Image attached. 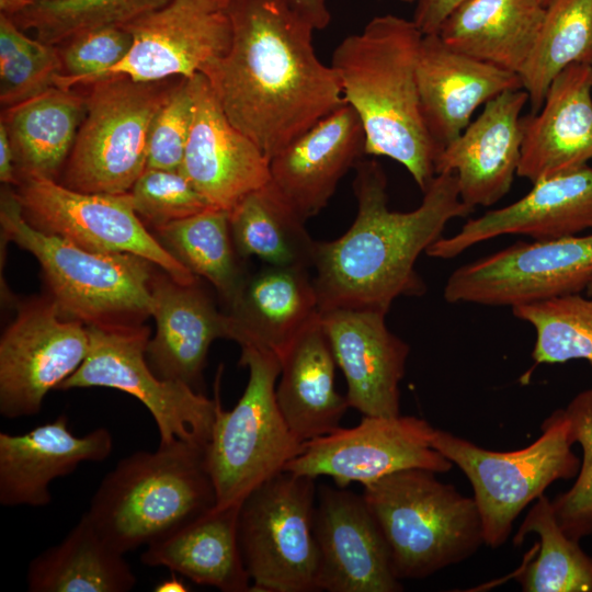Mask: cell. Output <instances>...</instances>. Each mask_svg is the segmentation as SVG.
<instances>
[{"mask_svg":"<svg viewBox=\"0 0 592 592\" xmlns=\"http://www.w3.org/2000/svg\"><path fill=\"white\" fill-rule=\"evenodd\" d=\"M231 44L202 72L235 127L271 159L344 104L316 31L286 0H228Z\"/></svg>","mask_w":592,"mask_h":592,"instance_id":"cell-1","label":"cell"},{"mask_svg":"<svg viewBox=\"0 0 592 592\" xmlns=\"http://www.w3.org/2000/svg\"><path fill=\"white\" fill-rule=\"evenodd\" d=\"M357 212L351 227L331 241H316L312 278L319 311L372 309L387 314L400 296H422L426 285L414 269L454 218L475 208L459 195L455 173H440L410 212L388 207L387 177L376 160L354 167Z\"/></svg>","mask_w":592,"mask_h":592,"instance_id":"cell-2","label":"cell"},{"mask_svg":"<svg viewBox=\"0 0 592 592\" xmlns=\"http://www.w3.org/2000/svg\"><path fill=\"white\" fill-rule=\"evenodd\" d=\"M422 37L413 20L378 15L339 43L330 66L344 102L362 123L366 155L397 161L424 192L435 177L440 151L420 106L417 62Z\"/></svg>","mask_w":592,"mask_h":592,"instance_id":"cell-3","label":"cell"},{"mask_svg":"<svg viewBox=\"0 0 592 592\" xmlns=\"http://www.w3.org/2000/svg\"><path fill=\"white\" fill-rule=\"evenodd\" d=\"M205 444L175 440L122 458L92 496L89 517L122 554L216 508Z\"/></svg>","mask_w":592,"mask_h":592,"instance_id":"cell-4","label":"cell"},{"mask_svg":"<svg viewBox=\"0 0 592 592\" xmlns=\"http://www.w3.org/2000/svg\"><path fill=\"white\" fill-rule=\"evenodd\" d=\"M2 238L33 254L59 315L91 325H140L151 316L153 263L133 253L83 249L32 226L10 185L1 190Z\"/></svg>","mask_w":592,"mask_h":592,"instance_id":"cell-5","label":"cell"},{"mask_svg":"<svg viewBox=\"0 0 592 592\" xmlns=\"http://www.w3.org/2000/svg\"><path fill=\"white\" fill-rule=\"evenodd\" d=\"M389 547L396 577L421 580L465 561L485 545L474 498L411 468L363 486L362 492Z\"/></svg>","mask_w":592,"mask_h":592,"instance_id":"cell-6","label":"cell"},{"mask_svg":"<svg viewBox=\"0 0 592 592\" xmlns=\"http://www.w3.org/2000/svg\"><path fill=\"white\" fill-rule=\"evenodd\" d=\"M239 364L249 376L232 409L224 410L220 403L221 368L214 385L216 414L205 457L216 508L239 505L255 488L284 471L304 448L276 402L280 358L267 351L241 346Z\"/></svg>","mask_w":592,"mask_h":592,"instance_id":"cell-7","label":"cell"},{"mask_svg":"<svg viewBox=\"0 0 592 592\" xmlns=\"http://www.w3.org/2000/svg\"><path fill=\"white\" fill-rule=\"evenodd\" d=\"M431 443L469 480L485 545L492 548L505 544L514 521L531 502L555 481L574 477L580 468L563 409L554 411L543 422L539 437L520 449H487L441 429L434 430Z\"/></svg>","mask_w":592,"mask_h":592,"instance_id":"cell-8","label":"cell"},{"mask_svg":"<svg viewBox=\"0 0 592 592\" xmlns=\"http://www.w3.org/2000/svg\"><path fill=\"white\" fill-rule=\"evenodd\" d=\"M179 78L110 76L89 83L87 112L60 183L87 193L129 192L146 169L152 119Z\"/></svg>","mask_w":592,"mask_h":592,"instance_id":"cell-9","label":"cell"},{"mask_svg":"<svg viewBox=\"0 0 592 592\" xmlns=\"http://www.w3.org/2000/svg\"><path fill=\"white\" fill-rule=\"evenodd\" d=\"M316 478L282 471L240 503L238 538L251 592H315Z\"/></svg>","mask_w":592,"mask_h":592,"instance_id":"cell-10","label":"cell"},{"mask_svg":"<svg viewBox=\"0 0 592 592\" xmlns=\"http://www.w3.org/2000/svg\"><path fill=\"white\" fill-rule=\"evenodd\" d=\"M89 351L79 368L58 390L106 387L140 401L156 422L162 444L184 440L207 444L216 414V399L191 386L160 378L150 367L146 349L149 328L143 325H91Z\"/></svg>","mask_w":592,"mask_h":592,"instance_id":"cell-11","label":"cell"},{"mask_svg":"<svg viewBox=\"0 0 592 592\" xmlns=\"http://www.w3.org/2000/svg\"><path fill=\"white\" fill-rule=\"evenodd\" d=\"M15 186L23 215L35 228L90 251L133 253L179 283L196 282V276L147 230L134 210L128 192H80L36 175L20 178Z\"/></svg>","mask_w":592,"mask_h":592,"instance_id":"cell-12","label":"cell"},{"mask_svg":"<svg viewBox=\"0 0 592 592\" xmlns=\"http://www.w3.org/2000/svg\"><path fill=\"white\" fill-rule=\"evenodd\" d=\"M592 280V234L519 241L457 267L447 278V303L531 304L579 294Z\"/></svg>","mask_w":592,"mask_h":592,"instance_id":"cell-13","label":"cell"},{"mask_svg":"<svg viewBox=\"0 0 592 592\" xmlns=\"http://www.w3.org/2000/svg\"><path fill=\"white\" fill-rule=\"evenodd\" d=\"M435 428L413 415H363L353 428H339L304 443L285 468L300 476L330 477L337 487L365 486L392 473L420 468L444 474L454 466L432 446Z\"/></svg>","mask_w":592,"mask_h":592,"instance_id":"cell-14","label":"cell"},{"mask_svg":"<svg viewBox=\"0 0 592 592\" xmlns=\"http://www.w3.org/2000/svg\"><path fill=\"white\" fill-rule=\"evenodd\" d=\"M89 344L87 326L62 318L49 297L19 305L0 339L1 415L41 412L46 395L83 363Z\"/></svg>","mask_w":592,"mask_h":592,"instance_id":"cell-15","label":"cell"},{"mask_svg":"<svg viewBox=\"0 0 592 592\" xmlns=\"http://www.w3.org/2000/svg\"><path fill=\"white\" fill-rule=\"evenodd\" d=\"M121 26L130 33L132 47L102 78H191L221 58L232 36L228 0H169Z\"/></svg>","mask_w":592,"mask_h":592,"instance_id":"cell-16","label":"cell"},{"mask_svg":"<svg viewBox=\"0 0 592 592\" xmlns=\"http://www.w3.org/2000/svg\"><path fill=\"white\" fill-rule=\"evenodd\" d=\"M318 589L399 592L388 544L363 494L323 485L317 491Z\"/></svg>","mask_w":592,"mask_h":592,"instance_id":"cell-17","label":"cell"},{"mask_svg":"<svg viewBox=\"0 0 592 592\" xmlns=\"http://www.w3.org/2000/svg\"><path fill=\"white\" fill-rule=\"evenodd\" d=\"M189 79L193 118L180 171L209 207L230 212L270 181V158L228 119L203 73Z\"/></svg>","mask_w":592,"mask_h":592,"instance_id":"cell-18","label":"cell"},{"mask_svg":"<svg viewBox=\"0 0 592 592\" xmlns=\"http://www.w3.org/2000/svg\"><path fill=\"white\" fill-rule=\"evenodd\" d=\"M386 315L372 309L320 311L321 325L346 382L349 406L363 415L401 414L399 385L410 346L388 329Z\"/></svg>","mask_w":592,"mask_h":592,"instance_id":"cell-19","label":"cell"},{"mask_svg":"<svg viewBox=\"0 0 592 592\" xmlns=\"http://www.w3.org/2000/svg\"><path fill=\"white\" fill-rule=\"evenodd\" d=\"M592 229V167L588 164L533 183L516 202L467 220L449 237H441L425 251L452 259L470 247L503 235H526L535 240L576 236Z\"/></svg>","mask_w":592,"mask_h":592,"instance_id":"cell-20","label":"cell"},{"mask_svg":"<svg viewBox=\"0 0 592 592\" xmlns=\"http://www.w3.org/2000/svg\"><path fill=\"white\" fill-rule=\"evenodd\" d=\"M365 155L362 123L344 103L270 159V183L306 221L327 206L340 180Z\"/></svg>","mask_w":592,"mask_h":592,"instance_id":"cell-21","label":"cell"},{"mask_svg":"<svg viewBox=\"0 0 592 592\" xmlns=\"http://www.w3.org/2000/svg\"><path fill=\"white\" fill-rule=\"evenodd\" d=\"M527 101L524 89L498 94L439 153L435 175L455 173L460 198L470 207L491 206L509 193L521 160V112Z\"/></svg>","mask_w":592,"mask_h":592,"instance_id":"cell-22","label":"cell"},{"mask_svg":"<svg viewBox=\"0 0 592 592\" xmlns=\"http://www.w3.org/2000/svg\"><path fill=\"white\" fill-rule=\"evenodd\" d=\"M417 82L422 117L440 152L469 125L477 107L523 89L520 75L451 48L437 33L422 37Z\"/></svg>","mask_w":592,"mask_h":592,"instance_id":"cell-23","label":"cell"},{"mask_svg":"<svg viewBox=\"0 0 592 592\" xmlns=\"http://www.w3.org/2000/svg\"><path fill=\"white\" fill-rule=\"evenodd\" d=\"M150 289L156 333L147 344V361L160 378L196 389L213 341L234 340V320L197 282L182 284L163 272L152 275Z\"/></svg>","mask_w":592,"mask_h":592,"instance_id":"cell-24","label":"cell"},{"mask_svg":"<svg viewBox=\"0 0 592 592\" xmlns=\"http://www.w3.org/2000/svg\"><path fill=\"white\" fill-rule=\"evenodd\" d=\"M516 175L532 183L571 172L592 159V66L572 64L550 83L537 113L521 117Z\"/></svg>","mask_w":592,"mask_h":592,"instance_id":"cell-25","label":"cell"},{"mask_svg":"<svg viewBox=\"0 0 592 592\" xmlns=\"http://www.w3.org/2000/svg\"><path fill=\"white\" fill-rule=\"evenodd\" d=\"M113 451L109 429L77 436L67 414L23 434L0 432V503L41 508L52 502L49 486L84 462H103Z\"/></svg>","mask_w":592,"mask_h":592,"instance_id":"cell-26","label":"cell"},{"mask_svg":"<svg viewBox=\"0 0 592 592\" xmlns=\"http://www.w3.org/2000/svg\"><path fill=\"white\" fill-rule=\"evenodd\" d=\"M234 340L275 354L280 361L301 330L319 315L308 267L266 264L247 275L228 305Z\"/></svg>","mask_w":592,"mask_h":592,"instance_id":"cell-27","label":"cell"},{"mask_svg":"<svg viewBox=\"0 0 592 592\" xmlns=\"http://www.w3.org/2000/svg\"><path fill=\"white\" fill-rule=\"evenodd\" d=\"M335 366L319 312L282 356L275 388L280 411L303 443L341 428L350 408L346 396L335 389Z\"/></svg>","mask_w":592,"mask_h":592,"instance_id":"cell-28","label":"cell"},{"mask_svg":"<svg viewBox=\"0 0 592 592\" xmlns=\"http://www.w3.org/2000/svg\"><path fill=\"white\" fill-rule=\"evenodd\" d=\"M239 506L214 508L170 531L146 546L141 562L221 592L250 591L238 538Z\"/></svg>","mask_w":592,"mask_h":592,"instance_id":"cell-29","label":"cell"},{"mask_svg":"<svg viewBox=\"0 0 592 592\" xmlns=\"http://www.w3.org/2000/svg\"><path fill=\"white\" fill-rule=\"evenodd\" d=\"M544 15L539 0H465L437 34L459 53L520 75Z\"/></svg>","mask_w":592,"mask_h":592,"instance_id":"cell-30","label":"cell"},{"mask_svg":"<svg viewBox=\"0 0 592 592\" xmlns=\"http://www.w3.org/2000/svg\"><path fill=\"white\" fill-rule=\"evenodd\" d=\"M87 112L86 94L53 87L3 109L19 179L36 175L55 180L72 149Z\"/></svg>","mask_w":592,"mask_h":592,"instance_id":"cell-31","label":"cell"},{"mask_svg":"<svg viewBox=\"0 0 592 592\" xmlns=\"http://www.w3.org/2000/svg\"><path fill=\"white\" fill-rule=\"evenodd\" d=\"M26 582L31 592H127L137 578L86 512L59 544L31 560Z\"/></svg>","mask_w":592,"mask_h":592,"instance_id":"cell-32","label":"cell"},{"mask_svg":"<svg viewBox=\"0 0 592 592\" xmlns=\"http://www.w3.org/2000/svg\"><path fill=\"white\" fill-rule=\"evenodd\" d=\"M228 213L232 240L241 258L255 257L275 266H312L316 241L306 230V221L270 181Z\"/></svg>","mask_w":592,"mask_h":592,"instance_id":"cell-33","label":"cell"},{"mask_svg":"<svg viewBox=\"0 0 592 592\" xmlns=\"http://www.w3.org/2000/svg\"><path fill=\"white\" fill-rule=\"evenodd\" d=\"M155 237L195 276L207 280L229 305L247 277L237 257L229 213L207 208L155 229Z\"/></svg>","mask_w":592,"mask_h":592,"instance_id":"cell-34","label":"cell"},{"mask_svg":"<svg viewBox=\"0 0 592 592\" xmlns=\"http://www.w3.org/2000/svg\"><path fill=\"white\" fill-rule=\"evenodd\" d=\"M592 66V0H550L520 77L537 113L551 81L568 66Z\"/></svg>","mask_w":592,"mask_h":592,"instance_id":"cell-35","label":"cell"},{"mask_svg":"<svg viewBox=\"0 0 592 592\" xmlns=\"http://www.w3.org/2000/svg\"><path fill=\"white\" fill-rule=\"evenodd\" d=\"M539 537L536 556L515 573L524 592H592V557L559 526L551 500L540 496L522 521L514 544L526 535Z\"/></svg>","mask_w":592,"mask_h":592,"instance_id":"cell-36","label":"cell"},{"mask_svg":"<svg viewBox=\"0 0 592 592\" xmlns=\"http://www.w3.org/2000/svg\"><path fill=\"white\" fill-rule=\"evenodd\" d=\"M535 330V364L585 360L592 365V297L571 294L512 307Z\"/></svg>","mask_w":592,"mask_h":592,"instance_id":"cell-37","label":"cell"},{"mask_svg":"<svg viewBox=\"0 0 592 592\" xmlns=\"http://www.w3.org/2000/svg\"><path fill=\"white\" fill-rule=\"evenodd\" d=\"M169 0H34L26 10L11 18L35 38L59 45L69 37L96 27L123 25L158 9Z\"/></svg>","mask_w":592,"mask_h":592,"instance_id":"cell-38","label":"cell"},{"mask_svg":"<svg viewBox=\"0 0 592 592\" xmlns=\"http://www.w3.org/2000/svg\"><path fill=\"white\" fill-rule=\"evenodd\" d=\"M62 75L57 45L31 38L0 13V102L9 107L56 87Z\"/></svg>","mask_w":592,"mask_h":592,"instance_id":"cell-39","label":"cell"},{"mask_svg":"<svg viewBox=\"0 0 592 592\" xmlns=\"http://www.w3.org/2000/svg\"><path fill=\"white\" fill-rule=\"evenodd\" d=\"M563 410L572 441L582 448V462L572 487L551 500V504L561 530L580 542L592 535V388L577 394Z\"/></svg>","mask_w":592,"mask_h":592,"instance_id":"cell-40","label":"cell"},{"mask_svg":"<svg viewBox=\"0 0 592 592\" xmlns=\"http://www.w3.org/2000/svg\"><path fill=\"white\" fill-rule=\"evenodd\" d=\"M128 194L153 230L212 208L180 170L145 169Z\"/></svg>","mask_w":592,"mask_h":592,"instance_id":"cell-41","label":"cell"},{"mask_svg":"<svg viewBox=\"0 0 592 592\" xmlns=\"http://www.w3.org/2000/svg\"><path fill=\"white\" fill-rule=\"evenodd\" d=\"M133 38L123 26L109 25L78 33L58 46L62 75L56 87L70 89L102 78L128 54Z\"/></svg>","mask_w":592,"mask_h":592,"instance_id":"cell-42","label":"cell"},{"mask_svg":"<svg viewBox=\"0 0 592 592\" xmlns=\"http://www.w3.org/2000/svg\"><path fill=\"white\" fill-rule=\"evenodd\" d=\"M189 78H179L156 113L148 136L146 169L180 170L193 118Z\"/></svg>","mask_w":592,"mask_h":592,"instance_id":"cell-43","label":"cell"},{"mask_svg":"<svg viewBox=\"0 0 592 592\" xmlns=\"http://www.w3.org/2000/svg\"><path fill=\"white\" fill-rule=\"evenodd\" d=\"M465 0H419L413 22L423 35L437 33L448 14Z\"/></svg>","mask_w":592,"mask_h":592,"instance_id":"cell-44","label":"cell"},{"mask_svg":"<svg viewBox=\"0 0 592 592\" xmlns=\"http://www.w3.org/2000/svg\"><path fill=\"white\" fill-rule=\"evenodd\" d=\"M289 7L304 18L316 31L326 29L331 22L327 0H286Z\"/></svg>","mask_w":592,"mask_h":592,"instance_id":"cell-45","label":"cell"},{"mask_svg":"<svg viewBox=\"0 0 592 592\" xmlns=\"http://www.w3.org/2000/svg\"><path fill=\"white\" fill-rule=\"evenodd\" d=\"M0 181L10 186L19 183L12 144L2 122H0Z\"/></svg>","mask_w":592,"mask_h":592,"instance_id":"cell-46","label":"cell"},{"mask_svg":"<svg viewBox=\"0 0 592 592\" xmlns=\"http://www.w3.org/2000/svg\"><path fill=\"white\" fill-rule=\"evenodd\" d=\"M34 3V0H0V13L12 18L26 10Z\"/></svg>","mask_w":592,"mask_h":592,"instance_id":"cell-47","label":"cell"},{"mask_svg":"<svg viewBox=\"0 0 592 592\" xmlns=\"http://www.w3.org/2000/svg\"><path fill=\"white\" fill-rule=\"evenodd\" d=\"M153 591L156 592H186L189 588L186 584L177 577V573L172 572V577L159 582Z\"/></svg>","mask_w":592,"mask_h":592,"instance_id":"cell-48","label":"cell"},{"mask_svg":"<svg viewBox=\"0 0 592 592\" xmlns=\"http://www.w3.org/2000/svg\"><path fill=\"white\" fill-rule=\"evenodd\" d=\"M585 293H587V296L592 297V280L588 284V286L585 288Z\"/></svg>","mask_w":592,"mask_h":592,"instance_id":"cell-49","label":"cell"},{"mask_svg":"<svg viewBox=\"0 0 592 592\" xmlns=\"http://www.w3.org/2000/svg\"><path fill=\"white\" fill-rule=\"evenodd\" d=\"M406 3H417L419 0H400Z\"/></svg>","mask_w":592,"mask_h":592,"instance_id":"cell-50","label":"cell"},{"mask_svg":"<svg viewBox=\"0 0 592 592\" xmlns=\"http://www.w3.org/2000/svg\"><path fill=\"white\" fill-rule=\"evenodd\" d=\"M539 1L546 8L550 0H539Z\"/></svg>","mask_w":592,"mask_h":592,"instance_id":"cell-51","label":"cell"}]
</instances>
